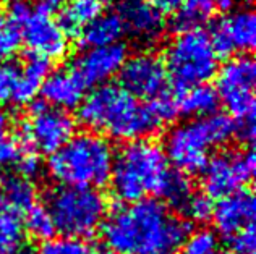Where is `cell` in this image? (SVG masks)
<instances>
[{
	"mask_svg": "<svg viewBox=\"0 0 256 254\" xmlns=\"http://www.w3.org/2000/svg\"><path fill=\"white\" fill-rule=\"evenodd\" d=\"M190 232L186 220L154 198L116 207L100 225L112 254H178Z\"/></svg>",
	"mask_w": 256,
	"mask_h": 254,
	"instance_id": "6da1fadb",
	"label": "cell"
},
{
	"mask_svg": "<svg viewBox=\"0 0 256 254\" xmlns=\"http://www.w3.org/2000/svg\"><path fill=\"white\" fill-rule=\"evenodd\" d=\"M76 110L88 131L125 143L146 139L164 126L150 102L141 104L117 84L94 88Z\"/></svg>",
	"mask_w": 256,
	"mask_h": 254,
	"instance_id": "7a4b0ae2",
	"label": "cell"
},
{
	"mask_svg": "<svg viewBox=\"0 0 256 254\" xmlns=\"http://www.w3.org/2000/svg\"><path fill=\"white\" fill-rule=\"evenodd\" d=\"M114 156L116 151L107 138L80 131L52 154L47 170L60 186L99 190L110 180Z\"/></svg>",
	"mask_w": 256,
	"mask_h": 254,
	"instance_id": "3957f363",
	"label": "cell"
},
{
	"mask_svg": "<svg viewBox=\"0 0 256 254\" xmlns=\"http://www.w3.org/2000/svg\"><path fill=\"white\" fill-rule=\"evenodd\" d=\"M170 173L164 149L150 139L125 143L114 156L110 180L112 191L126 204L138 203L160 188Z\"/></svg>",
	"mask_w": 256,
	"mask_h": 254,
	"instance_id": "277c9868",
	"label": "cell"
},
{
	"mask_svg": "<svg viewBox=\"0 0 256 254\" xmlns=\"http://www.w3.org/2000/svg\"><path fill=\"white\" fill-rule=\"evenodd\" d=\"M235 136V123L226 113L192 118L172 126L166 135L164 154L169 164L184 175H196L204 170L211 152Z\"/></svg>",
	"mask_w": 256,
	"mask_h": 254,
	"instance_id": "5b68a950",
	"label": "cell"
},
{
	"mask_svg": "<svg viewBox=\"0 0 256 254\" xmlns=\"http://www.w3.org/2000/svg\"><path fill=\"white\" fill-rule=\"evenodd\" d=\"M47 211L56 232L84 240L100 230L107 216V199L99 190L57 186L47 195Z\"/></svg>",
	"mask_w": 256,
	"mask_h": 254,
	"instance_id": "8992f818",
	"label": "cell"
},
{
	"mask_svg": "<svg viewBox=\"0 0 256 254\" xmlns=\"http://www.w3.org/2000/svg\"><path fill=\"white\" fill-rule=\"evenodd\" d=\"M218 60L208 32L194 29L177 34L167 45L164 65L177 89H182L208 84L219 70Z\"/></svg>",
	"mask_w": 256,
	"mask_h": 254,
	"instance_id": "52a82bcc",
	"label": "cell"
},
{
	"mask_svg": "<svg viewBox=\"0 0 256 254\" xmlns=\"http://www.w3.org/2000/svg\"><path fill=\"white\" fill-rule=\"evenodd\" d=\"M254 83L256 65L248 53L227 58L216 73V92L234 122L254 120Z\"/></svg>",
	"mask_w": 256,
	"mask_h": 254,
	"instance_id": "ba28073f",
	"label": "cell"
},
{
	"mask_svg": "<svg viewBox=\"0 0 256 254\" xmlns=\"http://www.w3.org/2000/svg\"><path fill=\"white\" fill-rule=\"evenodd\" d=\"M75 135V120L68 112L49 107L42 99L30 104V115L22 128V144L34 152H57Z\"/></svg>",
	"mask_w": 256,
	"mask_h": 254,
	"instance_id": "9c48e42d",
	"label": "cell"
},
{
	"mask_svg": "<svg viewBox=\"0 0 256 254\" xmlns=\"http://www.w3.org/2000/svg\"><path fill=\"white\" fill-rule=\"evenodd\" d=\"M203 186L210 198H224L244 190L254 175V154L246 151H224L212 156L204 167Z\"/></svg>",
	"mask_w": 256,
	"mask_h": 254,
	"instance_id": "30bf717a",
	"label": "cell"
},
{
	"mask_svg": "<svg viewBox=\"0 0 256 254\" xmlns=\"http://www.w3.org/2000/svg\"><path fill=\"white\" fill-rule=\"evenodd\" d=\"M120 88L134 99L154 101L167 94L169 75L164 60L154 52H138L128 55L118 71Z\"/></svg>",
	"mask_w": 256,
	"mask_h": 254,
	"instance_id": "8fae6325",
	"label": "cell"
},
{
	"mask_svg": "<svg viewBox=\"0 0 256 254\" xmlns=\"http://www.w3.org/2000/svg\"><path fill=\"white\" fill-rule=\"evenodd\" d=\"M126 58L128 45L124 42L107 45V47L84 49L70 62L68 71L83 86V89L99 88L107 84L110 78L118 75Z\"/></svg>",
	"mask_w": 256,
	"mask_h": 254,
	"instance_id": "7c38bea8",
	"label": "cell"
},
{
	"mask_svg": "<svg viewBox=\"0 0 256 254\" xmlns=\"http://www.w3.org/2000/svg\"><path fill=\"white\" fill-rule=\"evenodd\" d=\"M117 16L124 31L134 41L151 45L162 39L166 32V19L146 0H118Z\"/></svg>",
	"mask_w": 256,
	"mask_h": 254,
	"instance_id": "4fadbf2b",
	"label": "cell"
},
{
	"mask_svg": "<svg viewBox=\"0 0 256 254\" xmlns=\"http://www.w3.org/2000/svg\"><path fill=\"white\" fill-rule=\"evenodd\" d=\"M22 41L31 50V53L42 55L47 60L64 58L70 49L68 37L58 28L52 18L36 15L32 11L30 19L23 24Z\"/></svg>",
	"mask_w": 256,
	"mask_h": 254,
	"instance_id": "5bb4252c",
	"label": "cell"
},
{
	"mask_svg": "<svg viewBox=\"0 0 256 254\" xmlns=\"http://www.w3.org/2000/svg\"><path fill=\"white\" fill-rule=\"evenodd\" d=\"M214 229L222 237H232L237 232L253 225L254 196L248 190H238L220 198L212 209Z\"/></svg>",
	"mask_w": 256,
	"mask_h": 254,
	"instance_id": "9a60e30c",
	"label": "cell"
},
{
	"mask_svg": "<svg viewBox=\"0 0 256 254\" xmlns=\"http://www.w3.org/2000/svg\"><path fill=\"white\" fill-rule=\"evenodd\" d=\"M42 101L54 109L72 110L83 101V86L80 84L68 70L50 71L41 86Z\"/></svg>",
	"mask_w": 256,
	"mask_h": 254,
	"instance_id": "2e32d148",
	"label": "cell"
},
{
	"mask_svg": "<svg viewBox=\"0 0 256 254\" xmlns=\"http://www.w3.org/2000/svg\"><path fill=\"white\" fill-rule=\"evenodd\" d=\"M174 101L178 115H185L190 118L212 115V113L218 112V107L220 102L218 92L210 84L177 89Z\"/></svg>",
	"mask_w": 256,
	"mask_h": 254,
	"instance_id": "e0dca14e",
	"label": "cell"
},
{
	"mask_svg": "<svg viewBox=\"0 0 256 254\" xmlns=\"http://www.w3.org/2000/svg\"><path fill=\"white\" fill-rule=\"evenodd\" d=\"M106 0H68L58 13L57 24L64 34L80 36L86 24L104 13Z\"/></svg>",
	"mask_w": 256,
	"mask_h": 254,
	"instance_id": "ac0fdd59",
	"label": "cell"
},
{
	"mask_svg": "<svg viewBox=\"0 0 256 254\" xmlns=\"http://www.w3.org/2000/svg\"><path fill=\"white\" fill-rule=\"evenodd\" d=\"M227 37L230 39L235 52H250L256 45V15L252 8H240L219 18Z\"/></svg>",
	"mask_w": 256,
	"mask_h": 254,
	"instance_id": "d6986e66",
	"label": "cell"
},
{
	"mask_svg": "<svg viewBox=\"0 0 256 254\" xmlns=\"http://www.w3.org/2000/svg\"><path fill=\"white\" fill-rule=\"evenodd\" d=\"M125 34L124 26L116 11L100 13L92 19L90 24H86L83 31L80 32V41L84 49L94 47H107V45L120 42V39Z\"/></svg>",
	"mask_w": 256,
	"mask_h": 254,
	"instance_id": "ffe728a7",
	"label": "cell"
},
{
	"mask_svg": "<svg viewBox=\"0 0 256 254\" xmlns=\"http://www.w3.org/2000/svg\"><path fill=\"white\" fill-rule=\"evenodd\" d=\"M50 68L52 62L46 57L38 55V53L26 55L22 65V79H20V86L13 105H26L34 101L44 79L50 73Z\"/></svg>",
	"mask_w": 256,
	"mask_h": 254,
	"instance_id": "44dd1931",
	"label": "cell"
},
{
	"mask_svg": "<svg viewBox=\"0 0 256 254\" xmlns=\"http://www.w3.org/2000/svg\"><path fill=\"white\" fill-rule=\"evenodd\" d=\"M216 0H182L178 10L170 19V29L177 34L201 29L212 18Z\"/></svg>",
	"mask_w": 256,
	"mask_h": 254,
	"instance_id": "7402d4cb",
	"label": "cell"
},
{
	"mask_svg": "<svg viewBox=\"0 0 256 254\" xmlns=\"http://www.w3.org/2000/svg\"><path fill=\"white\" fill-rule=\"evenodd\" d=\"M26 238L22 219L0 195V254H24Z\"/></svg>",
	"mask_w": 256,
	"mask_h": 254,
	"instance_id": "603a6c76",
	"label": "cell"
},
{
	"mask_svg": "<svg viewBox=\"0 0 256 254\" xmlns=\"http://www.w3.org/2000/svg\"><path fill=\"white\" fill-rule=\"evenodd\" d=\"M0 195H2L5 204L8 206L13 212H16L18 216L20 214H24L34 204H38L36 186L32 185V182H30V180H24L18 175L5 180Z\"/></svg>",
	"mask_w": 256,
	"mask_h": 254,
	"instance_id": "cb8c5ba5",
	"label": "cell"
},
{
	"mask_svg": "<svg viewBox=\"0 0 256 254\" xmlns=\"http://www.w3.org/2000/svg\"><path fill=\"white\" fill-rule=\"evenodd\" d=\"M193 193L194 190H193L190 178L180 172L170 170L158 196L164 199L167 207H172V209L180 212L182 207L185 206V203L190 199Z\"/></svg>",
	"mask_w": 256,
	"mask_h": 254,
	"instance_id": "d4e9b609",
	"label": "cell"
},
{
	"mask_svg": "<svg viewBox=\"0 0 256 254\" xmlns=\"http://www.w3.org/2000/svg\"><path fill=\"white\" fill-rule=\"evenodd\" d=\"M24 232H28L32 238L36 240H49L56 233V227H54V220L50 217L49 211L46 206L34 204L24 212V224H23Z\"/></svg>",
	"mask_w": 256,
	"mask_h": 254,
	"instance_id": "484cf974",
	"label": "cell"
},
{
	"mask_svg": "<svg viewBox=\"0 0 256 254\" xmlns=\"http://www.w3.org/2000/svg\"><path fill=\"white\" fill-rule=\"evenodd\" d=\"M22 79V65L13 60L0 63V107L15 104L16 91Z\"/></svg>",
	"mask_w": 256,
	"mask_h": 254,
	"instance_id": "4316f807",
	"label": "cell"
},
{
	"mask_svg": "<svg viewBox=\"0 0 256 254\" xmlns=\"http://www.w3.org/2000/svg\"><path fill=\"white\" fill-rule=\"evenodd\" d=\"M94 251L84 240L70 237H52L41 243L36 254H94Z\"/></svg>",
	"mask_w": 256,
	"mask_h": 254,
	"instance_id": "83f0119b",
	"label": "cell"
},
{
	"mask_svg": "<svg viewBox=\"0 0 256 254\" xmlns=\"http://www.w3.org/2000/svg\"><path fill=\"white\" fill-rule=\"evenodd\" d=\"M212 209L214 204L211 201V198L206 193H196L194 191L190 196V199L185 203V206L182 207V219L186 222L193 224H206L208 220H211L212 217Z\"/></svg>",
	"mask_w": 256,
	"mask_h": 254,
	"instance_id": "f1b7e54d",
	"label": "cell"
},
{
	"mask_svg": "<svg viewBox=\"0 0 256 254\" xmlns=\"http://www.w3.org/2000/svg\"><path fill=\"white\" fill-rule=\"evenodd\" d=\"M182 254H219L218 235L208 229L190 232V235L182 245Z\"/></svg>",
	"mask_w": 256,
	"mask_h": 254,
	"instance_id": "f546056e",
	"label": "cell"
},
{
	"mask_svg": "<svg viewBox=\"0 0 256 254\" xmlns=\"http://www.w3.org/2000/svg\"><path fill=\"white\" fill-rule=\"evenodd\" d=\"M20 45H22V34L18 26L2 18L0 19V63L6 62L20 49Z\"/></svg>",
	"mask_w": 256,
	"mask_h": 254,
	"instance_id": "4dcf8cb0",
	"label": "cell"
},
{
	"mask_svg": "<svg viewBox=\"0 0 256 254\" xmlns=\"http://www.w3.org/2000/svg\"><path fill=\"white\" fill-rule=\"evenodd\" d=\"M15 165L18 170V177L30 180V182H32V180L38 177H41V173H42V160L39 157L38 152L31 149H26L23 154H20Z\"/></svg>",
	"mask_w": 256,
	"mask_h": 254,
	"instance_id": "1f68e13d",
	"label": "cell"
},
{
	"mask_svg": "<svg viewBox=\"0 0 256 254\" xmlns=\"http://www.w3.org/2000/svg\"><path fill=\"white\" fill-rule=\"evenodd\" d=\"M227 242H228V251H230V254H254L256 237H254L253 225L237 232L232 237H228Z\"/></svg>",
	"mask_w": 256,
	"mask_h": 254,
	"instance_id": "d6a6232c",
	"label": "cell"
},
{
	"mask_svg": "<svg viewBox=\"0 0 256 254\" xmlns=\"http://www.w3.org/2000/svg\"><path fill=\"white\" fill-rule=\"evenodd\" d=\"M32 15L31 5L26 0H13L8 3V21L15 26H23Z\"/></svg>",
	"mask_w": 256,
	"mask_h": 254,
	"instance_id": "836d02e7",
	"label": "cell"
},
{
	"mask_svg": "<svg viewBox=\"0 0 256 254\" xmlns=\"http://www.w3.org/2000/svg\"><path fill=\"white\" fill-rule=\"evenodd\" d=\"M20 154H22V149H20V144L16 141H13L10 138H5L4 141H0V169L15 164Z\"/></svg>",
	"mask_w": 256,
	"mask_h": 254,
	"instance_id": "e575fe53",
	"label": "cell"
},
{
	"mask_svg": "<svg viewBox=\"0 0 256 254\" xmlns=\"http://www.w3.org/2000/svg\"><path fill=\"white\" fill-rule=\"evenodd\" d=\"M65 0H34V13L41 16L52 18L54 15H58L60 10L64 8Z\"/></svg>",
	"mask_w": 256,
	"mask_h": 254,
	"instance_id": "d590c367",
	"label": "cell"
},
{
	"mask_svg": "<svg viewBox=\"0 0 256 254\" xmlns=\"http://www.w3.org/2000/svg\"><path fill=\"white\" fill-rule=\"evenodd\" d=\"M235 123V136L240 141L252 144L254 141V120H245V122H234Z\"/></svg>",
	"mask_w": 256,
	"mask_h": 254,
	"instance_id": "8d00e7d4",
	"label": "cell"
},
{
	"mask_svg": "<svg viewBox=\"0 0 256 254\" xmlns=\"http://www.w3.org/2000/svg\"><path fill=\"white\" fill-rule=\"evenodd\" d=\"M159 13H175L182 5V0H146Z\"/></svg>",
	"mask_w": 256,
	"mask_h": 254,
	"instance_id": "74e56055",
	"label": "cell"
},
{
	"mask_svg": "<svg viewBox=\"0 0 256 254\" xmlns=\"http://www.w3.org/2000/svg\"><path fill=\"white\" fill-rule=\"evenodd\" d=\"M238 0H216V10H219L222 13H232L237 6Z\"/></svg>",
	"mask_w": 256,
	"mask_h": 254,
	"instance_id": "f35d334b",
	"label": "cell"
},
{
	"mask_svg": "<svg viewBox=\"0 0 256 254\" xmlns=\"http://www.w3.org/2000/svg\"><path fill=\"white\" fill-rule=\"evenodd\" d=\"M10 131V117L6 113L0 112V141H4Z\"/></svg>",
	"mask_w": 256,
	"mask_h": 254,
	"instance_id": "ab89813d",
	"label": "cell"
},
{
	"mask_svg": "<svg viewBox=\"0 0 256 254\" xmlns=\"http://www.w3.org/2000/svg\"><path fill=\"white\" fill-rule=\"evenodd\" d=\"M94 254H112V253H109V251H96Z\"/></svg>",
	"mask_w": 256,
	"mask_h": 254,
	"instance_id": "60d3db41",
	"label": "cell"
},
{
	"mask_svg": "<svg viewBox=\"0 0 256 254\" xmlns=\"http://www.w3.org/2000/svg\"><path fill=\"white\" fill-rule=\"evenodd\" d=\"M5 2H6V3H10V2H13V0H0V3H5Z\"/></svg>",
	"mask_w": 256,
	"mask_h": 254,
	"instance_id": "b9f144b4",
	"label": "cell"
},
{
	"mask_svg": "<svg viewBox=\"0 0 256 254\" xmlns=\"http://www.w3.org/2000/svg\"><path fill=\"white\" fill-rule=\"evenodd\" d=\"M219 254H226V253H219Z\"/></svg>",
	"mask_w": 256,
	"mask_h": 254,
	"instance_id": "7bdbcfd3",
	"label": "cell"
}]
</instances>
